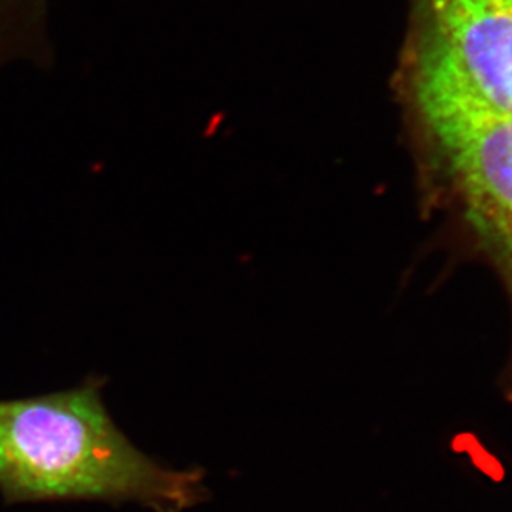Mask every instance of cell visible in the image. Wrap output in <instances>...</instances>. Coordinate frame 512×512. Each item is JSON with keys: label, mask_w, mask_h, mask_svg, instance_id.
<instances>
[{"label": "cell", "mask_w": 512, "mask_h": 512, "mask_svg": "<svg viewBox=\"0 0 512 512\" xmlns=\"http://www.w3.org/2000/svg\"><path fill=\"white\" fill-rule=\"evenodd\" d=\"M478 227L512 255V119L429 124Z\"/></svg>", "instance_id": "cell-3"}, {"label": "cell", "mask_w": 512, "mask_h": 512, "mask_svg": "<svg viewBox=\"0 0 512 512\" xmlns=\"http://www.w3.org/2000/svg\"><path fill=\"white\" fill-rule=\"evenodd\" d=\"M44 0H0V69L17 59L44 57Z\"/></svg>", "instance_id": "cell-4"}, {"label": "cell", "mask_w": 512, "mask_h": 512, "mask_svg": "<svg viewBox=\"0 0 512 512\" xmlns=\"http://www.w3.org/2000/svg\"><path fill=\"white\" fill-rule=\"evenodd\" d=\"M107 380L0 399V496L32 503L138 504L185 512L210 499L203 469H172L143 453L110 416Z\"/></svg>", "instance_id": "cell-1"}, {"label": "cell", "mask_w": 512, "mask_h": 512, "mask_svg": "<svg viewBox=\"0 0 512 512\" xmlns=\"http://www.w3.org/2000/svg\"><path fill=\"white\" fill-rule=\"evenodd\" d=\"M411 60L426 124L512 119V0H433Z\"/></svg>", "instance_id": "cell-2"}]
</instances>
